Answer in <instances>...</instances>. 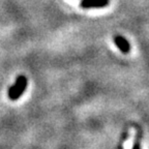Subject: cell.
Listing matches in <instances>:
<instances>
[{"label": "cell", "mask_w": 149, "mask_h": 149, "mask_svg": "<svg viewBox=\"0 0 149 149\" xmlns=\"http://www.w3.org/2000/svg\"><path fill=\"white\" fill-rule=\"evenodd\" d=\"M110 0H82L80 6L82 8H102L107 6Z\"/></svg>", "instance_id": "cell-2"}, {"label": "cell", "mask_w": 149, "mask_h": 149, "mask_svg": "<svg viewBox=\"0 0 149 149\" xmlns=\"http://www.w3.org/2000/svg\"><path fill=\"white\" fill-rule=\"evenodd\" d=\"M27 78L25 76H19L15 81V84L9 87L8 89V97L10 100H17L21 97V95L24 93V91L27 88Z\"/></svg>", "instance_id": "cell-1"}, {"label": "cell", "mask_w": 149, "mask_h": 149, "mask_svg": "<svg viewBox=\"0 0 149 149\" xmlns=\"http://www.w3.org/2000/svg\"><path fill=\"white\" fill-rule=\"evenodd\" d=\"M142 137V130L138 127V134H137V139H136L135 143H134L132 149H141V143H140V138Z\"/></svg>", "instance_id": "cell-4"}, {"label": "cell", "mask_w": 149, "mask_h": 149, "mask_svg": "<svg viewBox=\"0 0 149 149\" xmlns=\"http://www.w3.org/2000/svg\"><path fill=\"white\" fill-rule=\"evenodd\" d=\"M113 40H114V44L117 46V48L120 50L121 53H123V54L130 53V42H127V40H126L125 37L121 36V35H115Z\"/></svg>", "instance_id": "cell-3"}]
</instances>
